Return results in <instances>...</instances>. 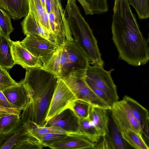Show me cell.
I'll list each match as a JSON object with an SVG mask.
<instances>
[{"label":"cell","mask_w":149,"mask_h":149,"mask_svg":"<svg viewBox=\"0 0 149 149\" xmlns=\"http://www.w3.org/2000/svg\"><path fill=\"white\" fill-rule=\"evenodd\" d=\"M149 122H147L142 128L141 132L142 136L145 141L148 142L149 141Z\"/></svg>","instance_id":"74e56055"},{"label":"cell","mask_w":149,"mask_h":149,"mask_svg":"<svg viewBox=\"0 0 149 149\" xmlns=\"http://www.w3.org/2000/svg\"><path fill=\"white\" fill-rule=\"evenodd\" d=\"M0 106L6 108H14L6 98L2 91L1 90H0Z\"/></svg>","instance_id":"8d00e7d4"},{"label":"cell","mask_w":149,"mask_h":149,"mask_svg":"<svg viewBox=\"0 0 149 149\" xmlns=\"http://www.w3.org/2000/svg\"><path fill=\"white\" fill-rule=\"evenodd\" d=\"M21 81L27 92L28 102L20 115L24 122L31 121L43 127L58 77L41 68L26 69Z\"/></svg>","instance_id":"7a4b0ae2"},{"label":"cell","mask_w":149,"mask_h":149,"mask_svg":"<svg viewBox=\"0 0 149 149\" xmlns=\"http://www.w3.org/2000/svg\"><path fill=\"white\" fill-rule=\"evenodd\" d=\"M20 42L30 53L40 58L57 47L54 42L41 36L30 35H26Z\"/></svg>","instance_id":"8fae6325"},{"label":"cell","mask_w":149,"mask_h":149,"mask_svg":"<svg viewBox=\"0 0 149 149\" xmlns=\"http://www.w3.org/2000/svg\"><path fill=\"white\" fill-rule=\"evenodd\" d=\"M78 132L95 143L101 137L100 134L91 123L88 118H79Z\"/></svg>","instance_id":"44dd1931"},{"label":"cell","mask_w":149,"mask_h":149,"mask_svg":"<svg viewBox=\"0 0 149 149\" xmlns=\"http://www.w3.org/2000/svg\"><path fill=\"white\" fill-rule=\"evenodd\" d=\"M0 7L13 20L25 17L29 10L28 0H0Z\"/></svg>","instance_id":"2e32d148"},{"label":"cell","mask_w":149,"mask_h":149,"mask_svg":"<svg viewBox=\"0 0 149 149\" xmlns=\"http://www.w3.org/2000/svg\"><path fill=\"white\" fill-rule=\"evenodd\" d=\"M56 7L59 11L61 21L62 27L65 32L69 31V28L67 22V17L62 8L61 0H54Z\"/></svg>","instance_id":"d6a6232c"},{"label":"cell","mask_w":149,"mask_h":149,"mask_svg":"<svg viewBox=\"0 0 149 149\" xmlns=\"http://www.w3.org/2000/svg\"><path fill=\"white\" fill-rule=\"evenodd\" d=\"M63 44L67 51L73 69L74 76L84 77L89 64L88 59L74 41L65 40Z\"/></svg>","instance_id":"9c48e42d"},{"label":"cell","mask_w":149,"mask_h":149,"mask_svg":"<svg viewBox=\"0 0 149 149\" xmlns=\"http://www.w3.org/2000/svg\"><path fill=\"white\" fill-rule=\"evenodd\" d=\"M67 1V19L73 41L92 64L103 67L104 62L92 30L81 14L76 0Z\"/></svg>","instance_id":"3957f363"},{"label":"cell","mask_w":149,"mask_h":149,"mask_svg":"<svg viewBox=\"0 0 149 149\" xmlns=\"http://www.w3.org/2000/svg\"><path fill=\"white\" fill-rule=\"evenodd\" d=\"M27 131L24 122L21 119L14 127L6 132L0 133V149H14Z\"/></svg>","instance_id":"9a60e30c"},{"label":"cell","mask_w":149,"mask_h":149,"mask_svg":"<svg viewBox=\"0 0 149 149\" xmlns=\"http://www.w3.org/2000/svg\"><path fill=\"white\" fill-rule=\"evenodd\" d=\"M83 79L93 92L109 105L111 107L112 103L105 93L98 87L91 80L86 76Z\"/></svg>","instance_id":"4dcf8cb0"},{"label":"cell","mask_w":149,"mask_h":149,"mask_svg":"<svg viewBox=\"0 0 149 149\" xmlns=\"http://www.w3.org/2000/svg\"><path fill=\"white\" fill-rule=\"evenodd\" d=\"M11 51L15 64L19 65L25 69L42 66L40 58L30 53L19 41H12Z\"/></svg>","instance_id":"4fadbf2b"},{"label":"cell","mask_w":149,"mask_h":149,"mask_svg":"<svg viewBox=\"0 0 149 149\" xmlns=\"http://www.w3.org/2000/svg\"><path fill=\"white\" fill-rule=\"evenodd\" d=\"M83 78L68 75L60 78L69 87L77 99L86 102L92 106L105 108L107 105L106 103L93 92Z\"/></svg>","instance_id":"ba28073f"},{"label":"cell","mask_w":149,"mask_h":149,"mask_svg":"<svg viewBox=\"0 0 149 149\" xmlns=\"http://www.w3.org/2000/svg\"><path fill=\"white\" fill-rule=\"evenodd\" d=\"M68 134L48 133L41 136L38 139L44 146L47 147L50 144L64 138Z\"/></svg>","instance_id":"1f68e13d"},{"label":"cell","mask_w":149,"mask_h":149,"mask_svg":"<svg viewBox=\"0 0 149 149\" xmlns=\"http://www.w3.org/2000/svg\"><path fill=\"white\" fill-rule=\"evenodd\" d=\"M107 110L103 108L92 105L90 110L88 118L101 137L104 136L109 133V119Z\"/></svg>","instance_id":"e0dca14e"},{"label":"cell","mask_w":149,"mask_h":149,"mask_svg":"<svg viewBox=\"0 0 149 149\" xmlns=\"http://www.w3.org/2000/svg\"><path fill=\"white\" fill-rule=\"evenodd\" d=\"M123 100L127 104L133 115L139 122L141 129L149 121L148 111L136 100L127 95L125 96Z\"/></svg>","instance_id":"ffe728a7"},{"label":"cell","mask_w":149,"mask_h":149,"mask_svg":"<svg viewBox=\"0 0 149 149\" xmlns=\"http://www.w3.org/2000/svg\"><path fill=\"white\" fill-rule=\"evenodd\" d=\"M13 80L7 69L0 65V90L2 91L19 84Z\"/></svg>","instance_id":"f546056e"},{"label":"cell","mask_w":149,"mask_h":149,"mask_svg":"<svg viewBox=\"0 0 149 149\" xmlns=\"http://www.w3.org/2000/svg\"><path fill=\"white\" fill-rule=\"evenodd\" d=\"M12 41L0 31V65L6 69L15 65L11 51Z\"/></svg>","instance_id":"d6986e66"},{"label":"cell","mask_w":149,"mask_h":149,"mask_svg":"<svg viewBox=\"0 0 149 149\" xmlns=\"http://www.w3.org/2000/svg\"><path fill=\"white\" fill-rule=\"evenodd\" d=\"M111 71L105 70L103 67L89 64L86 76L105 93L113 104L118 101L119 97L116 86L111 75Z\"/></svg>","instance_id":"5b68a950"},{"label":"cell","mask_w":149,"mask_h":149,"mask_svg":"<svg viewBox=\"0 0 149 149\" xmlns=\"http://www.w3.org/2000/svg\"><path fill=\"white\" fill-rule=\"evenodd\" d=\"M45 3L46 8L48 13L53 12L56 18L61 21L60 15L54 0H45Z\"/></svg>","instance_id":"e575fe53"},{"label":"cell","mask_w":149,"mask_h":149,"mask_svg":"<svg viewBox=\"0 0 149 149\" xmlns=\"http://www.w3.org/2000/svg\"><path fill=\"white\" fill-rule=\"evenodd\" d=\"M91 105L84 101L77 99L70 105L71 109L79 118H88Z\"/></svg>","instance_id":"d4e9b609"},{"label":"cell","mask_w":149,"mask_h":149,"mask_svg":"<svg viewBox=\"0 0 149 149\" xmlns=\"http://www.w3.org/2000/svg\"><path fill=\"white\" fill-rule=\"evenodd\" d=\"M43 6L44 10L46 9L45 3V0H40Z\"/></svg>","instance_id":"f35d334b"},{"label":"cell","mask_w":149,"mask_h":149,"mask_svg":"<svg viewBox=\"0 0 149 149\" xmlns=\"http://www.w3.org/2000/svg\"><path fill=\"white\" fill-rule=\"evenodd\" d=\"M112 16V40L119 58L133 66L146 64L149 60L148 42L127 0H114Z\"/></svg>","instance_id":"6da1fadb"},{"label":"cell","mask_w":149,"mask_h":149,"mask_svg":"<svg viewBox=\"0 0 149 149\" xmlns=\"http://www.w3.org/2000/svg\"><path fill=\"white\" fill-rule=\"evenodd\" d=\"M21 111L15 108H6L0 106V119L3 117L9 114H20Z\"/></svg>","instance_id":"d590c367"},{"label":"cell","mask_w":149,"mask_h":149,"mask_svg":"<svg viewBox=\"0 0 149 149\" xmlns=\"http://www.w3.org/2000/svg\"><path fill=\"white\" fill-rule=\"evenodd\" d=\"M110 110L113 122L121 133L130 129L141 134L140 125L124 100L113 104Z\"/></svg>","instance_id":"52a82bcc"},{"label":"cell","mask_w":149,"mask_h":149,"mask_svg":"<svg viewBox=\"0 0 149 149\" xmlns=\"http://www.w3.org/2000/svg\"><path fill=\"white\" fill-rule=\"evenodd\" d=\"M77 97L62 80L58 78L47 114L46 122L64 110L69 108Z\"/></svg>","instance_id":"8992f818"},{"label":"cell","mask_w":149,"mask_h":149,"mask_svg":"<svg viewBox=\"0 0 149 149\" xmlns=\"http://www.w3.org/2000/svg\"><path fill=\"white\" fill-rule=\"evenodd\" d=\"M22 31L25 35L39 36L54 42L52 36L43 28L40 24L29 12L21 23Z\"/></svg>","instance_id":"ac0fdd59"},{"label":"cell","mask_w":149,"mask_h":149,"mask_svg":"<svg viewBox=\"0 0 149 149\" xmlns=\"http://www.w3.org/2000/svg\"><path fill=\"white\" fill-rule=\"evenodd\" d=\"M109 133L103 137V140L98 145H96L94 149H116L111 136Z\"/></svg>","instance_id":"836d02e7"},{"label":"cell","mask_w":149,"mask_h":149,"mask_svg":"<svg viewBox=\"0 0 149 149\" xmlns=\"http://www.w3.org/2000/svg\"><path fill=\"white\" fill-rule=\"evenodd\" d=\"M111 136L116 149H125L128 148L126 142L113 122L111 125Z\"/></svg>","instance_id":"f1b7e54d"},{"label":"cell","mask_w":149,"mask_h":149,"mask_svg":"<svg viewBox=\"0 0 149 149\" xmlns=\"http://www.w3.org/2000/svg\"><path fill=\"white\" fill-rule=\"evenodd\" d=\"M43 127H56L69 133L78 132L79 118L68 108L47 121Z\"/></svg>","instance_id":"7c38bea8"},{"label":"cell","mask_w":149,"mask_h":149,"mask_svg":"<svg viewBox=\"0 0 149 149\" xmlns=\"http://www.w3.org/2000/svg\"><path fill=\"white\" fill-rule=\"evenodd\" d=\"M122 137L131 146L137 149H149V146L141 134L131 130L121 133Z\"/></svg>","instance_id":"7402d4cb"},{"label":"cell","mask_w":149,"mask_h":149,"mask_svg":"<svg viewBox=\"0 0 149 149\" xmlns=\"http://www.w3.org/2000/svg\"><path fill=\"white\" fill-rule=\"evenodd\" d=\"M44 146L40 141L28 130L27 132L19 140L14 149H40Z\"/></svg>","instance_id":"603a6c76"},{"label":"cell","mask_w":149,"mask_h":149,"mask_svg":"<svg viewBox=\"0 0 149 149\" xmlns=\"http://www.w3.org/2000/svg\"><path fill=\"white\" fill-rule=\"evenodd\" d=\"M2 91L13 108L22 111L25 108L28 98L26 90L21 81L18 84Z\"/></svg>","instance_id":"5bb4252c"},{"label":"cell","mask_w":149,"mask_h":149,"mask_svg":"<svg viewBox=\"0 0 149 149\" xmlns=\"http://www.w3.org/2000/svg\"><path fill=\"white\" fill-rule=\"evenodd\" d=\"M135 10L139 19H146L149 17V0H127Z\"/></svg>","instance_id":"cb8c5ba5"},{"label":"cell","mask_w":149,"mask_h":149,"mask_svg":"<svg viewBox=\"0 0 149 149\" xmlns=\"http://www.w3.org/2000/svg\"><path fill=\"white\" fill-rule=\"evenodd\" d=\"M20 113H11L0 119V133L6 132L15 126L21 120Z\"/></svg>","instance_id":"4316f807"},{"label":"cell","mask_w":149,"mask_h":149,"mask_svg":"<svg viewBox=\"0 0 149 149\" xmlns=\"http://www.w3.org/2000/svg\"><path fill=\"white\" fill-rule=\"evenodd\" d=\"M11 18L9 15L0 7V31L9 37L14 30Z\"/></svg>","instance_id":"83f0119b"},{"label":"cell","mask_w":149,"mask_h":149,"mask_svg":"<svg viewBox=\"0 0 149 149\" xmlns=\"http://www.w3.org/2000/svg\"><path fill=\"white\" fill-rule=\"evenodd\" d=\"M96 143L79 132L68 134L64 138L48 145L54 149H94Z\"/></svg>","instance_id":"30bf717a"},{"label":"cell","mask_w":149,"mask_h":149,"mask_svg":"<svg viewBox=\"0 0 149 149\" xmlns=\"http://www.w3.org/2000/svg\"><path fill=\"white\" fill-rule=\"evenodd\" d=\"M28 1L29 13L34 16L45 29L44 10L40 0H28Z\"/></svg>","instance_id":"484cf974"},{"label":"cell","mask_w":149,"mask_h":149,"mask_svg":"<svg viewBox=\"0 0 149 149\" xmlns=\"http://www.w3.org/2000/svg\"><path fill=\"white\" fill-rule=\"evenodd\" d=\"M41 67L61 78L74 73L67 51L63 44L40 58Z\"/></svg>","instance_id":"277c9868"}]
</instances>
